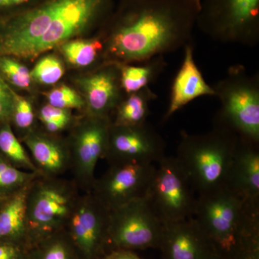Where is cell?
<instances>
[{"instance_id":"cell-8","label":"cell","mask_w":259,"mask_h":259,"mask_svg":"<svg viewBox=\"0 0 259 259\" xmlns=\"http://www.w3.org/2000/svg\"><path fill=\"white\" fill-rule=\"evenodd\" d=\"M190 180L175 156L158 162L145 198L163 224L193 218L197 198Z\"/></svg>"},{"instance_id":"cell-9","label":"cell","mask_w":259,"mask_h":259,"mask_svg":"<svg viewBox=\"0 0 259 259\" xmlns=\"http://www.w3.org/2000/svg\"><path fill=\"white\" fill-rule=\"evenodd\" d=\"M110 117L82 115L66 136L71 153L72 180L81 192H90L97 163L105 158L108 144Z\"/></svg>"},{"instance_id":"cell-21","label":"cell","mask_w":259,"mask_h":259,"mask_svg":"<svg viewBox=\"0 0 259 259\" xmlns=\"http://www.w3.org/2000/svg\"><path fill=\"white\" fill-rule=\"evenodd\" d=\"M118 66L121 88L125 95H130L148 88L164 71L167 63L164 56H158L139 64Z\"/></svg>"},{"instance_id":"cell-30","label":"cell","mask_w":259,"mask_h":259,"mask_svg":"<svg viewBox=\"0 0 259 259\" xmlns=\"http://www.w3.org/2000/svg\"><path fill=\"white\" fill-rule=\"evenodd\" d=\"M47 104L57 108L64 110H77L84 111L85 103L79 92L68 85L56 87L44 94Z\"/></svg>"},{"instance_id":"cell-13","label":"cell","mask_w":259,"mask_h":259,"mask_svg":"<svg viewBox=\"0 0 259 259\" xmlns=\"http://www.w3.org/2000/svg\"><path fill=\"white\" fill-rule=\"evenodd\" d=\"M155 171L153 163L111 165L100 178L95 180L90 192L112 211L145 197Z\"/></svg>"},{"instance_id":"cell-31","label":"cell","mask_w":259,"mask_h":259,"mask_svg":"<svg viewBox=\"0 0 259 259\" xmlns=\"http://www.w3.org/2000/svg\"><path fill=\"white\" fill-rule=\"evenodd\" d=\"M13 104V89L0 78V122L10 121Z\"/></svg>"},{"instance_id":"cell-24","label":"cell","mask_w":259,"mask_h":259,"mask_svg":"<svg viewBox=\"0 0 259 259\" xmlns=\"http://www.w3.org/2000/svg\"><path fill=\"white\" fill-rule=\"evenodd\" d=\"M0 154L18 168L37 173L28 151L15 135L10 121L0 122Z\"/></svg>"},{"instance_id":"cell-2","label":"cell","mask_w":259,"mask_h":259,"mask_svg":"<svg viewBox=\"0 0 259 259\" xmlns=\"http://www.w3.org/2000/svg\"><path fill=\"white\" fill-rule=\"evenodd\" d=\"M115 6V0H44L0 15V56L35 60L65 42L98 31Z\"/></svg>"},{"instance_id":"cell-3","label":"cell","mask_w":259,"mask_h":259,"mask_svg":"<svg viewBox=\"0 0 259 259\" xmlns=\"http://www.w3.org/2000/svg\"><path fill=\"white\" fill-rule=\"evenodd\" d=\"M193 218L216 255L259 259V202L223 187L197 197Z\"/></svg>"},{"instance_id":"cell-26","label":"cell","mask_w":259,"mask_h":259,"mask_svg":"<svg viewBox=\"0 0 259 259\" xmlns=\"http://www.w3.org/2000/svg\"><path fill=\"white\" fill-rule=\"evenodd\" d=\"M14 104L10 117L12 128L19 139H22L38 126L36 110L30 99L21 96L13 89Z\"/></svg>"},{"instance_id":"cell-32","label":"cell","mask_w":259,"mask_h":259,"mask_svg":"<svg viewBox=\"0 0 259 259\" xmlns=\"http://www.w3.org/2000/svg\"><path fill=\"white\" fill-rule=\"evenodd\" d=\"M44 0H0V15L18 13Z\"/></svg>"},{"instance_id":"cell-20","label":"cell","mask_w":259,"mask_h":259,"mask_svg":"<svg viewBox=\"0 0 259 259\" xmlns=\"http://www.w3.org/2000/svg\"><path fill=\"white\" fill-rule=\"evenodd\" d=\"M104 49L103 37L97 31L94 36L79 37L65 42L56 51H59L64 62L70 67L95 69L104 64Z\"/></svg>"},{"instance_id":"cell-5","label":"cell","mask_w":259,"mask_h":259,"mask_svg":"<svg viewBox=\"0 0 259 259\" xmlns=\"http://www.w3.org/2000/svg\"><path fill=\"white\" fill-rule=\"evenodd\" d=\"M81 192L72 179L38 175L27 197L30 249L47 237L63 231Z\"/></svg>"},{"instance_id":"cell-27","label":"cell","mask_w":259,"mask_h":259,"mask_svg":"<svg viewBox=\"0 0 259 259\" xmlns=\"http://www.w3.org/2000/svg\"><path fill=\"white\" fill-rule=\"evenodd\" d=\"M39 174L24 171L13 166L0 154V198L5 199L23 188Z\"/></svg>"},{"instance_id":"cell-11","label":"cell","mask_w":259,"mask_h":259,"mask_svg":"<svg viewBox=\"0 0 259 259\" xmlns=\"http://www.w3.org/2000/svg\"><path fill=\"white\" fill-rule=\"evenodd\" d=\"M110 211L91 192H81L64 228L81 259H101L108 252Z\"/></svg>"},{"instance_id":"cell-34","label":"cell","mask_w":259,"mask_h":259,"mask_svg":"<svg viewBox=\"0 0 259 259\" xmlns=\"http://www.w3.org/2000/svg\"><path fill=\"white\" fill-rule=\"evenodd\" d=\"M101 259H142L136 252L128 250H112L104 255Z\"/></svg>"},{"instance_id":"cell-16","label":"cell","mask_w":259,"mask_h":259,"mask_svg":"<svg viewBox=\"0 0 259 259\" xmlns=\"http://www.w3.org/2000/svg\"><path fill=\"white\" fill-rule=\"evenodd\" d=\"M158 249L161 259H207L214 253L194 218L164 224Z\"/></svg>"},{"instance_id":"cell-22","label":"cell","mask_w":259,"mask_h":259,"mask_svg":"<svg viewBox=\"0 0 259 259\" xmlns=\"http://www.w3.org/2000/svg\"><path fill=\"white\" fill-rule=\"evenodd\" d=\"M156 98L157 95L149 87L125 95L112 113V125L135 126L146 123L150 114V103Z\"/></svg>"},{"instance_id":"cell-28","label":"cell","mask_w":259,"mask_h":259,"mask_svg":"<svg viewBox=\"0 0 259 259\" xmlns=\"http://www.w3.org/2000/svg\"><path fill=\"white\" fill-rule=\"evenodd\" d=\"M0 78L13 89L30 91L33 86L30 70L14 56H0Z\"/></svg>"},{"instance_id":"cell-18","label":"cell","mask_w":259,"mask_h":259,"mask_svg":"<svg viewBox=\"0 0 259 259\" xmlns=\"http://www.w3.org/2000/svg\"><path fill=\"white\" fill-rule=\"evenodd\" d=\"M184 49L183 61L172 83L169 104L163 115V122H166L175 112L198 97H214L212 87L206 82L196 64L192 44H188Z\"/></svg>"},{"instance_id":"cell-7","label":"cell","mask_w":259,"mask_h":259,"mask_svg":"<svg viewBox=\"0 0 259 259\" xmlns=\"http://www.w3.org/2000/svg\"><path fill=\"white\" fill-rule=\"evenodd\" d=\"M196 26L214 41L255 47L259 0H201Z\"/></svg>"},{"instance_id":"cell-6","label":"cell","mask_w":259,"mask_h":259,"mask_svg":"<svg viewBox=\"0 0 259 259\" xmlns=\"http://www.w3.org/2000/svg\"><path fill=\"white\" fill-rule=\"evenodd\" d=\"M212 88L221 104L214 125L259 144L258 74L250 75L244 66L236 65Z\"/></svg>"},{"instance_id":"cell-10","label":"cell","mask_w":259,"mask_h":259,"mask_svg":"<svg viewBox=\"0 0 259 259\" xmlns=\"http://www.w3.org/2000/svg\"><path fill=\"white\" fill-rule=\"evenodd\" d=\"M163 227L145 197L110 211V250L158 249Z\"/></svg>"},{"instance_id":"cell-17","label":"cell","mask_w":259,"mask_h":259,"mask_svg":"<svg viewBox=\"0 0 259 259\" xmlns=\"http://www.w3.org/2000/svg\"><path fill=\"white\" fill-rule=\"evenodd\" d=\"M227 188L245 200L259 202V144L239 137Z\"/></svg>"},{"instance_id":"cell-23","label":"cell","mask_w":259,"mask_h":259,"mask_svg":"<svg viewBox=\"0 0 259 259\" xmlns=\"http://www.w3.org/2000/svg\"><path fill=\"white\" fill-rule=\"evenodd\" d=\"M27 259H81L64 230L47 237L28 250Z\"/></svg>"},{"instance_id":"cell-35","label":"cell","mask_w":259,"mask_h":259,"mask_svg":"<svg viewBox=\"0 0 259 259\" xmlns=\"http://www.w3.org/2000/svg\"><path fill=\"white\" fill-rule=\"evenodd\" d=\"M207 259H224L222 258V257L219 256V255H216L215 253H213L212 255H211L209 258Z\"/></svg>"},{"instance_id":"cell-14","label":"cell","mask_w":259,"mask_h":259,"mask_svg":"<svg viewBox=\"0 0 259 259\" xmlns=\"http://www.w3.org/2000/svg\"><path fill=\"white\" fill-rule=\"evenodd\" d=\"M77 91L82 97V115L110 117L123 97L117 64H103L75 78Z\"/></svg>"},{"instance_id":"cell-1","label":"cell","mask_w":259,"mask_h":259,"mask_svg":"<svg viewBox=\"0 0 259 259\" xmlns=\"http://www.w3.org/2000/svg\"><path fill=\"white\" fill-rule=\"evenodd\" d=\"M201 0H120L102 28L104 64H139L191 44Z\"/></svg>"},{"instance_id":"cell-12","label":"cell","mask_w":259,"mask_h":259,"mask_svg":"<svg viewBox=\"0 0 259 259\" xmlns=\"http://www.w3.org/2000/svg\"><path fill=\"white\" fill-rule=\"evenodd\" d=\"M166 142L147 122L135 126L110 125L105 159L110 166L158 163L166 156Z\"/></svg>"},{"instance_id":"cell-33","label":"cell","mask_w":259,"mask_h":259,"mask_svg":"<svg viewBox=\"0 0 259 259\" xmlns=\"http://www.w3.org/2000/svg\"><path fill=\"white\" fill-rule=\"evenodd\" d=\"M28 250L13 243L0 241V259H27Z\"/></svg>"},{"instance_id":"cell-29","label":"cell","mask_w":259,"mask_h":259,"mask_svg":"<svg viewBox=\"0 0 259 259\" xmlns=\"http://www.w3.org/2000/svg\"><path fill=\"white\" fill-rule=\"evenodd\" d=\"M65 73L64 61L54 54H46L38 58L36 64L30 70L34 83L50 86L59 82Z\"/></svg>"},{"instance_id":"cell-25","label":"cell","mask_w":259,"mask_h":259,"mask_svg":"<svg viewBox=\"0 0 259 259\" xmlns=\"http://www.w3.org/2000/svg\"><path fill=\"white\" fill-rule=\"evenodd\" d=\"M36 115L40 129L48 134L57 136L69 132L79 117L74 115L72 110L57 108L47 103L37 110Z\"/></svg>"},{"instance_id":"cell-15","label":"cell","mask_w":259,"mask_h":259,"mask_svg":"<svg viewBox=\"0 0 259 259\" xmlns=\"http://www.w3.org/2000/svg\"><path fill=\"white\" fill-rule=\"evenodd\" d=\"M37 173L42 177H64L71 168L67 139L48 134L37 126L21 140Z\"/></svg>"},{"instance_id":"cell-4","label":"cell","mask_w":259,"mask_h":259,"mask_svg":"<svg viewBox=\"0 0 259 259\" xmlns=\"http://www.w3.org/2000/svg\"><path fill=\"white\" fill-rule=\"evenodd\" d=\"M238 139L217 125L205 134L182 133L175 158L198 196L226 187Z\"/></svg>"},{"instance_id":"cell-19","label":"cell","mask_w":259,"mask_h":259,"mask_svg":"<svg viewBox=\"0 0 259 259\" xmlns=\"http://www.w3.org/2000/svg\"><path fill=\"white\" fill-rule=\"evenodd\" d=\"M29 185L6 197L0 207V241L30 249L27 226Z\"/></svg>"},{"instance_id":"cell-36","label":"cell","mask_w":259,"mask_h":259,"mask_svg":"<svg viewBox=\"0 0 259 259\" xmlns=\"http://www.w3.org/2000/svg\"><path fill=\"white\" fill-rule=\"evenodd\" d=\"M3 200H4V199L0 198V207H1L2 204H3Z\"/></svg>"}]
</instances>
